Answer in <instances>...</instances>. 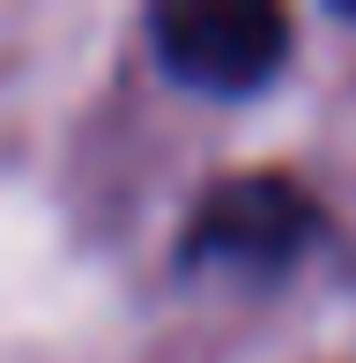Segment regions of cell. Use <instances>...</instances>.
<instances>
[{
    "label": "cell",
    "instance_id": "cell-1",
    "mask_svg": "<svg viewBox=\"0 0 356 363\" xmlns=\"http://www.w3.org/2000/svg\"><path fill=\"white\" fill-rule=\"evenodd\" d=\"M149 38L171 82L201 96H245L282 74L289 15L267 0H171L149 15Z\"/></svg>",
    "mask_w": 356,
    "mask_h": 363
},
{
    "label": "cell",
    "instance_id": "cell-2",
    "mask_svg": "<svg viewBox=\"0 0 356 363\" xmlns=\"http://www.w3.org/2000/svg\"><path fill=\"white\" fill-rule=\"evenodd\" d=\"M319 201L289 171L223 178L186 223V267H238V274H282L312 252Z\"/></svg>",
    "mask_w": 356,
    "mask_h": 363
}]
</instances>
